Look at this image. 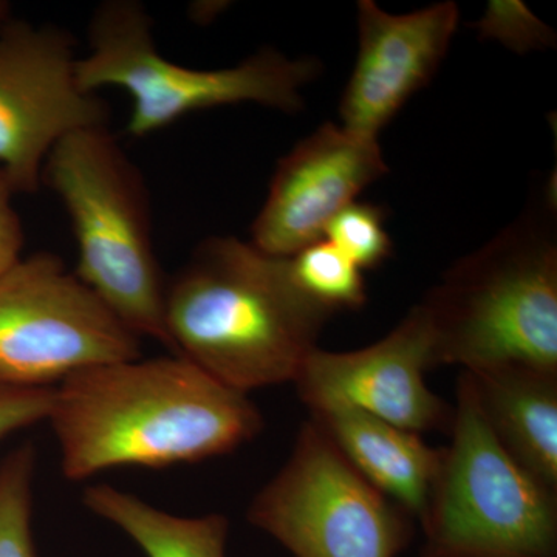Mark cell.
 <instances>
[{
	"label": "cell",
	"instance_id": "6da1fadb",
	"mask_svg": "<svg viewBox=\"0 0 557 557\" xmlns=\"http://www.w3.org/2000/svg\"><path fill=\"white\" fill-rule=\"evenodd\" d=\"M65 479L115 468L199 463L258 437L262 416L248 394L189 359H124L83 370L53 387L49 420Z\"/></svg>",
	"mask_w": 557,
	"mask_h": 557
},
{
	"label": "cell",
	"instance_id": "7a4b0ae2",
	"mask_svg": "<svg viewBox=\"0 0 557 557\" xmlns=\"http://www.w3.org/2000/svg\"><path fill=\"white\" fill-rule=\"evenodd\" d=\"M333 314L299 288L288 259L236 237L201 242L164 292L172 354L244 394L295 383Z\"/></svg>",
	"mask_w": 557,
	"mask_h": 557
},
{
	"label": "cell",
	"instance_id": "3957f363",
	"mask_svg": "<svg viewBox=\"0 0 557 557\" xmlns=\"http://www.w3.org/2000/svg\"><path fill=\"white\" fill-rule=\"evenodd\" d=\"M552 194L458 260L423 307L434 362L468 373H557V240Z\"/></svg>",
	"mask_w": 557,
	"mask_h": 557
},
{
	"label": "cell",
	"instance_id": "277c9868",
	"mask_svg": "<svg viewBox=\"0 0 557 557\" xmlns=\"http://www.w3.org/2000/svg\"><path fill=\"white\" fill-rule=\"evenodd\" d=\"M42 180L60 197L78 249L76 274L138 338L170 348L148 188L108 127L62 138Z\"/></svg>",
	"mask_w": 557,
	"mask_h": 557
},
{
	"label": "cell",
	"instance_id": "5b68a950",
	"mask_svg": "<svg viewBox=\"0 0 557 557\" xmlns=\"http://www.w3.org/2000/svg\"><path fill=\"white\" fill-rule=\"evenodd\" d=\"M321 69L314 58L292 60L274 49H262L234 67H185L157 49L145 7L112 0L91 17L90 50L78 58L76 76L90 94L104 87L126 90L132 98L126 131L146 137L189 113L242 102L298 112L304 87Z\"/></svg>",
	"mask_w": 557,
	"mask_h": 557
},
{
	"label": "cell",
	"instance_id": "8992f818",
	"mask_svg": "<svg viewBox=\"0 0 557 557\" xmlns=\"http://www.w3.org/2000/svg\"><path fill=\"white\" fill-rule=\"evenodd\" d=\"M556 491L502 446L468 373L423 520L429 557H555Z\"/></svg>",
	"mask_w": 557,
	"mask_h": 557
},
{
	"label": "cell",
	"instance_id": "52a82bcc",
	"mask_svg": "<svg viewBox=\"0 0 557 557\" xmlns=\"http://www.w3.org/2000/svg\"><path fill=\"white\" fill-rule=\"evenodd\" d=\"M141 357V338L51 252L0 274V383L53 388L83 370Z\"/></svg>",
	"mask_w": 557,
	"mask_h": 557
},
{
	"label": "cell",
	"instance_id": "ba28073f",
	"mask_svg": "<svg viewBox=\"0 0 557 557\" xmlns=\"http://www.w3.org/2000/svg\"><path fill=\"white\" fill-rule=\"evenodd\" d=\"M248 519L293 557H395L406 539L397 509L348 463L317 420L299 432Z\"/></svg>",
	"mask_w": 557,
	"mask_h": 557
},
{
	"label": "cell",
	"instance_id": "9c48e42d",
	"mask_svg": "<svg viewBox=\"0 0 557 557\" xmlns=\"http://www.w3.org/2000/svg\"><path fill=\"white\" fill-rule=\"evenodd\" d=\"M76 64L65 32L24 22L0 28V171L16 193L38 189L62 138L108 123V106L79 86Z\"/></svg>",
	"mask_w": 557,
	"mask_h": 557
},
{
	"label": "cell",
	"instance_id": "30bf717a",
	"mask_svg": "<svg viewBox=\"0 0 557 557\" xmlns=\"http://www.w3.org/2000/svg\"><path fill=\"white\" fill-rule=\"evenodd\" d=\"M432 366L434 333L426 309L418 304L373 346L343 354L314 348L295 383L313 412L348 406L418 434L446 418L445 403L424 381Z\"/></svg>",
	"mask_w": 557,
	"mask_h": 557
},
{
	"label": "cell",
	"instance_id": "8fae6325",
	"mask_svg": "<svg viewBox=\"0 0 557 557\" xmlns=\"http://www.w3.org/2000/svg\"><path fill=\"white\" fill-rule=\"evenodd\" d=\"M387 172L379 138L322 124L278 160L251 244L273 258H293L324 239L330 222Z\"/></svg>",
	"mask_w": 557,
	"mask_h": 557
},
{
	"label": "cell",
	"instance_id": "7c38bea8",
	"mask_svg": "<svg viewBox=\"0 0 557 557\" xmlns=\"http://www.w3.org/2000/svg\"><path fill=\"white\" fill-rule=\"evenodd\" d=\"M460 13L440 2L391 14L372 0L358 2L359 51L339 113L341 126L379 138L418 90L428 86L448 53Z\"/></svg>",
	"mask_w": 557,
	"mask_h": 557
},
{
	"label": "cell",
	"instance_id": "4fadbf2b",
	"mask_svg": "<svg viewBox=\"0 0 557 557\" xmlns=\"http://www.w3.org/2000/svg\"><path fill=\"white\" fill-rule=\"evenodd\" d=\"M313 413L333 445L370 485L423 519L443 450L428 446L416 432L348 406Z\"/></svg>",
	"mask_w": 557,
	"mask_h": 557
},
{
	"label": "cell",
	"instance_id": "5bb4252c",
	"mask_svg": "<svg viewBox=\"0 0 557 557\" xmlns=\"http://www.w3.org/2000/svg\"><path fill=\"white\" fill-rule=\"evenodd\" d=\"M468 375L502 446L542 485L556 491L557 373L515 368Z\"/></svg>",
	"mask_w": 557,
	"mask_h": 557
},
{
	"label": "cell",
	"instance_id": "9a60e30c",
	"mask_svg": "<svg viewBox=\"0 0 557 557\" xmlns=\"http://www.w3.org/2000/svg\"><path fill=\"white\" fill-rule=\"evenodd\" d=\"M84 507L123 531L148 557H225L230 522L222 515H172L119 487L94 485Z\"/></svg>",
	"mask_w": 557,
	"mask_h": 557
},
{
	"label": "cell",
	"instance_id": "2e32d148",
	"mask_svg": "<svg viewBox=\"0 0 557 557\" xmlns=\"http://www.w3.org/2000/svg\"><path fill=\"white\" fill-rule=\"evenodd\" d=\"M288 263L299 288L333 313L361 309L368 302L362 270L329 240L300 249Z\"/></svg>",
	"mask_w": 557,
	"mask_h": 557
},
{
	"label": "cell",
	"instance_id": "e0dca14e",
	"mask_svg": "<svg viewBox=\"0 0 557 557\" xmlns=\"http://www.w3.org/2000/svg\"><path fill=\"white\" fill-rule=\"evenodd\" d=\"M35 469L32 445L11 450L0 463V557H39L33 537Z\"/></svg>",
	"mask_w": 557,
	"mask_h": 557
},
{
	"label": "cell",
	"instance_id": "ac0fdd59",
	"mask_svg": "<svg viewBox=\"0 0 557 557\" xmlns=\"http://www.w3.org/2000/svg\"><path fill=\"white\" fill-rule=\"evenodd\" d=\"M384 211L372 203L348 205L330 222L324 239L335 245L359 269H376L392 255Z\"/></svg>",
	"mask_w": 557,
	"mask_h": 557
},
{
	"label": "cell",
	"instance_id": "d6986e66",
	"mask_svg": "<svg viewBox=\"0 0 557 557\" xmlns=\"http://www.w3.org/2000/svg\"><path fill=\"white\" fill-rule=\"evenodd\" d=\"M475 30L482 38L496 39L520 54L547 49L555 44V32L519 0L490 2L482 20L475 24Z\"/></svg>",
	"mask_w": 557,
	"mask_h": 557
},
{
	"label": "cell",
	"instance_id": "ffe728a7",
	"mask_svg": "<svg viewBox=\"0 0 557 557\" xmlns=\"http://www.w3.org/2000/svg\"><path fill=\"white\" fill-rule=\"evenodd\" d=\"M53 388H27L0 383V442L22 429L49 420Z\"/></svg>",
	"mask_w": 557,
	"mask_h": 557
},
{
	"label": "cell",
	"instance_id": "44dd1931",
	"mask_svg": "<svg viewBox=\"0 0 557 557\" xmlns=\"http://www.w3.org/2000/svg\"><path fill=\"white\" fill-rule=\"evenodd\" d=\"M16 193L9 175L0 171V274L11 269L21 259L24 247V231L11 199Z\"/></svg>",
	"mask_w": 557,
	"mask_h": 557
},
{
	"label": "cell",
	"instance_id": "7402d4cb",
	"mask_svg": "<svg viewBox=\"0 0 557 557\" xmlns=\"http://www.w3.org/2000/svg\"><path fill=\"white\" fill-rule=\"evenodd\" d=\"M7 14H9V5L5 2H0V24L5 21Z\"/></svg>",
	"mask_w": 557,
	"mask_h": 557
}]
</instances>
